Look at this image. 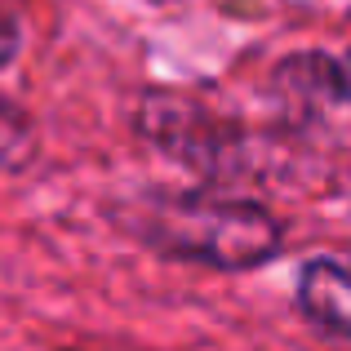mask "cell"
Wrapping results in <instances>:
<instances>
[{"instance_id":"obj_6","label":"cell","mask_w":351,"mask_h":351,"mask_svg":"<svg viewBox=\"0 0 351 351\" xmlns=\"http://www.w3.org/2000/svg\"><path fill=\"white\" fill-rule=\"evenodd\" d=\"M58 351H76V347H58Z\"/></svg>"},{"instance_id":"obj_4","label":"cell","mask_w":351,"mask_h":351,"mask_svg":"<svg viewBox=\"0 0 351 351\" xmlns=\"http://www.w3.org/2000/svg\"><path fill=\"white\" fill-rule=\"evenodd\" d=\"M23 53V0H0V71Z\"/></svg>"},{"instance_id":"obj_2","label":"cell","mask_w":351,"mask_h":351,"mask_svg":"<svg viewBox=\"0 0 351 351\" xmlns=\"http://www.w3.org/2000/svg\"><path fill=\"white\" fill-rule=\"evenodd\" d=\"M302 320L329 338H351V254H311L293 276Z\"/></svg>"},{"instance_id":"obj_3","label":"cell","mask_w":351,"mask_h":351,"mask_svg":"<svg viewBox=\"0 0 351 351\" xmlns=\"http://www.w3.org/2000/svg\"><path fill=\"white\" fill-rule=\"evenodd\" d=\"M40 156V134H36V120L14 103V98L0 94V173H23L32 169V160Z\"/></svg>"},{"instance_id":"obj_5","label":"cell","mask_w":351,"mask_h":351,"mask_svg":"<svg viewBox=\"0 0 351 351\" xmlns=\"http://www.w3.org/2000/svg\"><path fill=\"white\" fill-rule=\"evenodd\" d=\"M338 71H343V85H347V94H351V49L338 58Z\"/></svg>"},{"instance_id":"obj_1","label":"cell","mask_w":351,"mask_h":351,"mask_svg":"<svg viewBox=\"0 0 351 351\" xmlns=\"http://www.w3.org/2000/svg\"><path fill=\"white\" fill-rule=\"evenodd\" d=\"M107 214L134 245L160 254L165 263L209 271H258L285 249V223L267 205L245 196L147 187L116 200Z\"/></svg>"}]
</instances>
